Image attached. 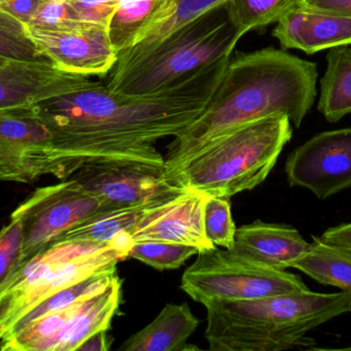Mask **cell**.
Segmentation results:
<instances>
[{"label": "cell", "mask_w": 351, "mask_h": 351, "mask_svg": "<svg viewBox=\"0 0 351 351\" xmlns=\"http://www.w3.org/2000/svg\"><path fill=\"white\" fill-rule=\"evenodd\" d=\"M43 57L58 69L82 76H106L117 63L106 27L86 24L68 31L26 28Z\"/></svg>", "instance_id": "4fadbf2b"}, {"label": "cell", "mask_w": 351, "mask_h": 351, "mask_svg": "<svg viewBox=\"0 0 351 351\" xmlns=\"http://www.w3.org/2000/svg\"><path fill=\"white\" fill-rule=\"evenodd\" d=\"M133 240L128 233L109 242L63 240L51 243L6 282L0 304V342L49 297L129 259Z\"/></svg>", "instance_id": "8992f818"}, {"label": "cell", "mask_w": 351, "mask_h": 351, "mask_svg": "<svg viewBox=\"0 0 351 351\" xmlns=\"http://www.w3.org/2000/svg\"><path fill=\"white\" fill-rule=\"evenodd\" d=\"M317 68L285 49L231 58L206 111L168 146L167 177L204 144L243 124L286 115L299 128L317 96Z\"/></svg>", "instance_id": "7a4b0ae2"}, {"label": "cell", "mask_w": 351, "mask_h": 351, "mask_svg": "<svg viewBox=\"0 0 351 351\" xmlns=\"http://www.w3.org/2000/svg\"><path fill=\"white\" fill-rule=\"evenodd\" d=\"M84 78L62 71L47 60H10L0 67V109L34 104L70 90Z\"/></svg>", "instance_id": "2e32d148"}, {"label": "cell", "mask_w": 351, "mask_h": 351, "mask_svg": "<svg viewBox=\"0 0 351 351\" xmlns=\"http://www.w3.org/2000/svg\"><path fill=\"white\" fill-rule=\"evenodd\" d=\"M272 35L285 51L300 49L307 55L351 45V12L313 8L299 1L276 22Z\"/></svg>", "instance_id": "9a60e30c"}, {"label": "cell", "mask_w": 351, "mask_h": 351, "mask_svg": "<svg viewBox=\"0 0 351 351\" xmlns=\"http://www.w3.org/2000/svg\"><path fill=\"white\" fill-rule=\"evenodd\" d=\"M301 1L313 8L351 12V0H301Z\"/></svg>", "instance_id": "836d02e7"}, {"label": "cell", "mask_w": 351, "mask_h": 351, "mask_svg": "<svg viewBox=\"0 0 351 351\" xmlns=\"http://www.w3.org/2000/svg\"><path fill=\"white\" fill-rule=\"evenodd\" d=\"M206 197L185 190L172 199L152 206L130 232V237L133 242L164 241L191 245L199 251L215 247L204 235L202 218Z\"/></svg>", "instance_id": "5bb4252c"}, {"label": "cell", "mask_w": 351, "mask_h": 351, "mask_svg": "<svg viewBox=\"0 0 351 351\" xmlns=\"http://www.w3.org/2000/svg\"><path fill=\"white\" fill-rule=\"evenodd\" d=\"M61 179L51 135L32 105L0 109V181L31 183Z\"/></svg>", "instance_id": "8fae6325"}, {"label": "cell", "mask_w": 351, "mask_h": 351, "mask_svg": "<svg viewBox=\"0 0 351 351\" xmlns=\"http://www.w3.org/2000/svg\"><path fill=\"white\" fill-rule=\"evenodd\" d=\"M173 1L176 5L174 16L167 21L158 30L154 31L146 41L136 47H147L158 43L177 29L181 28L184 25L202 16L204 12L224 5L228 0H173Z\"/></svg>", "instance_id": "4316f807"}, {"label": "cell", "mask_w": 351, "mask_h": 351, "mask_svg": "<svg viewBox=\"0 0 351 351\" xmlns=\"http://www.w3.org/2000/svg\"><path fill=\"white\" fill-rule=\"evenodd\" d=\"M6 16V14H2V12H0V16Z\"/></svg>", "instance_id": "74e56055"}, {"label": "cell", "mask_w": 351, "mask_h": 351, "mask_svg": "<svg viewBox=\"0 0 351 351\" xmlns=\"http://www.w3.org/2000/svg\"><path fill=\"white\" fill-rule=\"evenodd\" d=\"M0 26L10 30L18 31V32H25L24 25L8 16H0Z\"/></svg>", "instance_id": "e575fe53"}, {"label": "cell", "mask_w": 351, "mask_h": 351, "mask_svg": "<svg viewBox=\"0 0 351 351\" xmlns=\"http://www.w3.org/2000/svg\"><path fill=\"white\" fill-rule=\"evenodd\" d=\"M45 0H0V12L26 26Z\"/></svg>", "instance_id": "4dcf8cb0"}, {"label": "cell", "mask_w": 351, "mask_h": 351, "mask_svg": "<svg viewBox=\"0 0 351 351\" xmlns=\"http://www.w3.org/2000/svg\"><path fill=\"white\" fill-rule=\"evenodd\" d=\"M82 22L107 27L119 0H66Z\"/></svg>", "instance_id": "f546056e"}, {"label": "cell", "mask_w": 351, "mask_h": 351, "mask_svg": "<svg viewBox=\"0 0 351 351\" xmlns=\"http://www.w3.org/2000/svg\"><path fill=\"white\" fill-rule=\"evenodd\" d=\"M158 203L100 212L82 224L78 225L75 228L68 231L55 242L63 240H92L109 242L123 233L130 234V232L141 220L146 210Z\"/></svg>", "instance_id": "7402d4cb"}, {"label": "cell", "mask_w": 351, "mask_h": 351, "mask_svg": "<svg viewBox=\"0 0 351 351\" xmlns=\"http://www.w3.org/2000/svg\"><path fill=\"white\" fill-rule=\"evenodd\" d=\"M309 247L311 243L296 229L258 220L237 228L230 251L259 265L286 270L292 268Z\"/></svg>", "instance_id": "e0dca14e"}, {"label": "cell", "mask_w": 351, "mask_h": 351, "mask_svg": "<svg viewBox=\"0 0 351 351\" xmlns=\"http://www.w3.org/2000/svg\"><path fill=\"white\" fill-rule=\"evenodd\" d=\"M231 57L162 92L128 96L84 76L70 90L34 103L51 132L61 181L84 163L125 158L165 165L158 140L179 135L210 103Z\"/></svg>", "instance_id": "6da1fadb"}, {"label": "cell", "mask_w": 351, "mask_h": 351, "mask_svg": "<svg viewBox=\"0 0 351 351\" xmlns=\"http://www.w3.org/2000/svg\"><path fill=\"white\" fill-rule=\"evenodd\" d=\"M6 62H8V60L1 59V58H0V67H1L2 65H4Z\"/></svg>", "instance_id": "d590c367"}, {"label": "cell", "mask_w": 351, "mask_h": 351, "mask_svg": "<svg viewBox=\"0 0 351 351\" xmlns=\"http://www.w3.org/2000/svg\"><path fill=\"white\" fill-rule=\"evenodd\" d=\"M2 298H3V294H2V293H0V304H1Z\"/></svg>", "instance_id": "8d00e7d4"}, {"label": "cell", "mask_w": 351, "mask_h": 351, "mask_svg": "<svg viewBox=\"0 0 351 351\" xmlns=\"http://www.w3.org/2000/svg\"><path fill=\"white\" fill-rule=\"evenodd\" d=\"M181 290L195 302L243 301L307 292L296 274L249 261L228 249H202L182 276Z\"/></svg>", "instance_id": "52a82bcc"}, {"label": "cell", "mask_w": 351, "mask_h": 351, "mask_svg": "<svg viewBox=\"0 0 351 351\" xmlns=\"http://www.w3.org/2000/svg\"><path fill=\"white\" fill-rule=\"evenodd\" d=\"M317 109L330 123L351 113V45L329 49Z\"/></svg>", "instance_id": "ffe728a7"}, {"label": "cell", "mask_w": 351, "mask_h": 351, "mask_svg": "<svg viewBox=\"0 0 351 351\" xmlns=\"http://www.w3.org/2000/svg\"><path fill=\"white\" fill-rule=\"evenodd\" d=\"M204 230L206 239L215 247L230 251L234 245V220L228 198L206 197L204 205Z\"/></svg>", "instance_id": "d4e9b609"}, {"label": "cell", "mask_w": 351, "mask_h": 351, "mask_svg": "<svg viewBox=\"0 0 351 351\" xmlns=\"http://www.w3.org/2000/svg\"><path fill=\"white\" fill-rule=\"evenodd\" d=\"M301 0H228L227 10L241 37L278 22Z\"/></svg>", "instance_id": "603a6c76"}, {"label": "cell", "mask_w": 351, "mask_h": 351, "mask_svg": "<svg viewBox=\"0 0 351 351\" xmlns=\"http://www.w3.org/2000/svg\"><path fill=\"white\" fill-rule=\"evenodd\" d=\"M199 326L197 317L187 303H168L160 315L141 331L123 342L119 350L123 351H185L187 340Z\"/></svg>", "instance_id": "d6986e66"}, {"label": "cell", "mask_w": 351, "mask_h": 351, "mask_svg": "<svg viewBox=\"0 0 351 351\" xmlns=\"http://www.w3.org/2000/svg\"><path fill=\"white\" fill-rule=\"evenodd\" d=\"M66 0H45L26 28L45 31H68L84 26Z\"/></svg>", "instance_id": "484cf974"}, {"label": "cell", "mask_w": 351, "mask_h": 351, "mask_svg": "<svg viewBox=\"0 0 351 351\" xmlns=\"http://www.w3.org/2000/svg\"><path fill=\"white\" fill-rule=\"evenodd\" d=\"M287 179L325 200L351 187V128L322 132L293 150Z\"/></svg>", "instance_id": "7c38bea8"}, {"label": "cell", "mask_w": 351, "mask_h": 351, "mask_svg": "<svg viewBox=\"0 0 351 351\" xmlns=\"http://www.w3.org/2000/svg\"><path fill=\"white\" fill-rule=\"evenodd\" d=\"M198 253L199 249L191 245L164 241H141L133 243L129 258L138 260L154 269L165 271L178 269L189 258Z\"/></svg>", "instance_id": "cb8c5ba5"}, {"label": "cell", "mask_w": 351, "mask_h": 351, "mask_svg": "<svg viewBox=\"0 0 351 351\" xmlns=\"http://www.w3.org/2000/svg\"><path fill=\"white\" fill-rule=\"evenodd\" d=\"M241 38L224 4L158 43L119 54L105 84L128 96L156 94L231 57Z\"/></svg>", "instance_id": "277c9868"}, {"label": "cell", "mask_w": 351, "mask_h": 351, "mask_svg": "<svg viewBox=\"0 0 351 351\" xmlns=\"http://www.w3.org/2000/svg\"><path fill=\"white\" fill-rule=\"evenodd\" d=\"M308 251L297 260L292 268L300 270L326 286H336L351 293V251L328 245L313 236Z\"/></svg>", "instance_id": "44dd1931"}, {"label": "cell", "mask_w": 351, "mask_h": 351, "mask_svg": "<svg viewBox=\"0 0 351 351\" xmlns=\"http://www.w3.org/2000/svg\"><path fill=\"white\" fill-rule=\"evenodd\" d=\"M0 58L8 61L47 60L41 55L40 52L26 32H18L1 26H0Z\"/></svg>", "instance_id": "f1b7e54d"}, {"label": "cell", "mask_w": 351, "mask_h": 351, "mask_svg": "<svg viewBox=\"0 0 351 351\" xmlns=\"http://www.w3.org/2000/svg\"><path fill=\"white\" fill-rule=\"evenodd\" d=\"M175 12L173 0H119L106 27L117 56L146 41Z\"/></svg>", "instance_id": "ac0fdd59"}, {"label": "cell", "mask_w": 351, "mask_h": 351, "mask_svg": "<svg viewBox=\"0 0 351 351\" xmlns=\"http://www.w3.org/2000/svg\"><path fill=\"white\" fill-rule=\"evenodd\" d=\"M68 179L75 181L108 210L158 203L185 191L170 183L165 165L136 159L90 160Z\"/></svg>", "instance_id": "30bf717a"}, {"label": "cell", "mask_w": 351, "mask_h": 351, "mask_svg": "<svg viewBox=\"0 0 351 351\" xmlns=\"http://www.w3.org/2000/svg\"><path fill=\"white\" fill-rule=\"evenodd\" d=\"M110 348L111 342H109L107 330H102L84 340L77 351H108Z\"/></svg>", "instance_id": "d6a6232c"}, {"label": "cell", "mask_w": 351, "mask_h": 351, "mask_svg": "<svg viewBox=\"0 0 351 351\" xmlns=\"http://www.w3.org/2000/svg\"><path fill=\"white\" fill-rule=\"evenodd\" d=\"M23 231L20 220L10 216V222L0 230V292L21 268Z\"/></svg>", "instance_id": "83f0119b"}, {"label": "cell", "mask_w": 351, "mask_h": 351, "mask_svg": "<svg viewBox=\"0 0 351 351\" xmlns=\"http://www.w3.org/2000/svg\"><path fill=\"white\" fill-rule=\"evenodd\" d=\"M286 115H272L225 132L196 150L169 177L176 187L230 198L261 185L292 138Z\"/></svg>", "instance_id": "5b68a950"}, {"label": "cell", "mask_w": 351, "mask_h": 351, "mask_svg": "<svg viewBox=\"0 0 351 351\" xmlns=\"http://www.w3.org/2000/svg\"><path fill=\"white\" fill-rule=\"evenodd\" d=\"M103 212L108 210L71 179L35 190L12 214L22 226L21 267L62 235Z\"/></svg>", "instance_id": "9c48e42d"}, {"label": "cell", "mask_w": 351, "mask_h": 351, "mask_svg": "<svg viewBox=\"0 0 351 351\" xmlns=\"http://www.w3.org/2000/svg\"><path fill=\"white\" fill-rule=\"evenodd\" d=\"M319 238L328 245L351 251V223L330 228Z\"/></svg>", "instance_id": "1f68e13d"}, {"label": "cell", "mask_w": 351, "mask_h": 351, "mask_svg": "<svg viewBox=\"0 0 351 351\" xmlns=\"http://www.w3.org/2000/svg\"><path fill=\"white\" fill-rule=\"evenodd\" d=\"M206 339L214 351H280L315 343V328L351 313V293L307 292L208 301Z\"/></svg>", "instance_id": "3957f363"}, {"label": "cell", "mask_w": 351, "mask_h": 351, "mask_svg": "<svg viewBox=\"0 0 351 351\" xmlns=\"http://www.w3.org/2000/svg\"><path fill=\"white\" fill-rule=\"evenodd\" d=\"M123 280L119 275L99 294L47 313L0 342V350L74 351L93 334L110 329L121 303Z\"/></svg>", "instance_id": "ba28073f"}]
</instances>
